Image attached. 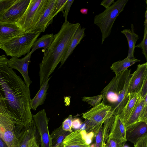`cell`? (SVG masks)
<instances>
[{
  "mask_svg": "<svg viewBox=\"0 0 147 147\" xmlns=\"http://www.w3.org/2000/svg\"><path fill=\"white\" fill-rule=\"evenodd\" d=\"M8 60L5 55L0 56V100L6 105L16 126L25 127L33 120L30 89L8 66Z\"/></svg>",
  "mask_w": 147,
  "mask_h": 147,
  "instance_id": "obj_1",
  "label": "cell"
},
{
  "mask_svg": "<svg viewBox=\"0 0 147 147\" xmlns=\"http://www.w3.org/2000/svg\"><path fill=\"white\" fill-rule=\"evenodd\" d=\"M81 26L79 23H64L59 31L54 35L51 45L44 51L42 62L39 64L40 86L48 80L64 58L71 40Z\"/></svg>",
  "mask_w": 147,
  "mask_h": 147,
  "instance_id": "obj_2",
  "label": "cell"
},
{
  "mask_svg": "<svg viewBox=\"0 0 147 147\" xmlns=\"http://www.w3.org/2000/svg\"><path fill=\"white\" fill-rule=\"evenodd\" d=\"M131 70L127 69L115 76L101 92V102L111 107L113 116L121 113L129 100L127 91Z\"/></svg>",
  "mask_w": 147,
  "mask_h": 147,
  "instance_id": "obj_3",
  "label": "cell"
},
{
  "mask_svg": "<svg viewBox=\"0 0 147 147\" xmlns=\"http://www.w3.org/2000/svg\"><path fill=\"white\" fill-rule=\"evenodd\" d=\"M40 33L38 31L23 32L3 43L0 49L7 56L18 58L30 52Z\"/></svg>",
  "mask_w": 147,
  "mask_h": 147,
  "instance_id": "obj_4",
  "label": "cell"
},
{
  "mask_svg": "<svg viewBox=\"0 0 147 147\" xmlns=\"http://www.w3.org/2000/svg\"><path fill=\"white\" fill-rule=\"evenodd\" d=\"M128 0H118L102 13L96 15L94 23L100 28L102 36L101 44L110 34L113 24L119 14L124 10Z\"/></svg>",
  "mask_w": 147,
  "mask_h": 147,
  "instance_id": "obj_5",
  "label": "cell"
},
{
  "mask_svg": "<svg viewBox=\"0 0 147 147\" xmlns=\"http://www.w3.org/2000/svg\"><path fill=\"white\" fill-rule=\"evenodd\" d=\"M48 1V0H30L26 9L16 24L24 32H30L40 21Z\"/></svg>",
  "mask_w": 147,
  "mask_h": 147,
  "instance_id": "obj_6",
  "label": "cell"
},
{
  "mask_svg": "<svg viewBox=\"0 0 147 147\" xmlns=\"http://www.w3.org/2000/svg\"><path fill=\"white\" fill-rule=\"evenodd\" d=\"M112 116L111 108L109 106L101 102L93 107L82 115V117L86 120L84 122L86 133L92 132L95 136L100 125Z\"/></svg>",
  "mask_w": 147,
  "mask_h": 147,
  "instance_id": "obj_7",
  "label": "cell"
},
{
  "mask_svg": "<svg viewBox=\"0 0 147 147\" xmlns=\"http://www.w3.org/2000/svg\"><path fill=\"white\" fill-rule=\"evenodd\" d=\"M33 119L40 137L41 147H52V142L48 128L49 118L45 110L43 109L33 115Z\"/></svg>",
  "mask_w": 147,
  "mask_h": 147,
  "instance_id": "obj_8",
  "label": "cell"
},
{
  "mask_svg": "<svg viewBox=\"0 0 147 147\" xmlns=\"http://www.w3.org/2000/svg\"><path fill=\"white\" fill-rule=\"evenodd\" d=\"M30 0H16L4 12L0 14V22L16 23L26 9Z\"/></svg>",
  "mask_w": 147,
  "mask_h": 147,
  "instance_id": "obj_9",
  "label": "cell"
},
{
  "mask_svg": "<svg viewBox=\"0 0 147 147\" xmlns=\"http://www.w3.org/2000/svg\"><path fill=\"white\" fill-rule=\"evenodd\" d=\"M147 78V62L139 64L136 70L131 74L130 78L127 94L138 92L141 89L146 79Z\"/></svg>",
  "mask_w": 147,
  "mask_h": 147,
  "instance_id": "obj_10",
  "label": "cell"
},
{
  "mask_svg": "<svg viewBox=\"0 0 147 147\" xmlns=\"http://www.w3.org/2000/svg\"><path fill=\"white\" fill-rule=\"evenodd\" d=\"M31 55L30 52L23 58L19 59L16 57H12L8 59L7 61L8 66L11 69H15L18 71L22 76L26 85L28 87L32 82L28 72Z\"/></svg>",
  "mask_w": 147,
  "mask_h": 147,
  "instance_id": "obj_11",
  "label": "cell"
},
{
  "mask_svg": "<svg viewBox=\"0 0 147 147\" xmlns=\"http://www.w3.org/2000/svg\"><path fill=\"white\" fill-rule=\"evenodd\" d=\"M37 131L34 122L33 120L19 132V144L18 147H31L34 142L37 141Z\"/></svg>",
  "mask_w": 147,
  "mask_h": 147,
  "instance_id": "obj_12",
  "label": "cell"
},
{
  "mask_svg": "<svg viewBox=\"0 0 147 147\" xmlns=\"http://www.w3.org/2000/svg\"><path fill=\"white\" fill-rule=\"evenodd\" d=\"M57 0H48L46 9L36 25L31 31H38L44 32L49 25L52 23V13Z\"/></svg>",
  "mask_w": 147,
  "mask_h": 147,
  "instance_id": "obj_13",
  "label": "cell"
},
{
  "mask_svg": "<svg viewBox=\"0 0 147 147\" xmlns=\"http://www.w3.org/2000/svg\"><path fill=\"white\" fill-rule=\"evenodd\" d=\"M80 129L72 131L67 135L59 147H90Z\"/></svg>",
  "mask_w": 147,
  "mask_h": 147,
  "instance_id": "obj_14",
  "label": "cell"
},
{
  "mask_svg": "<svg viewBox=\"0 0 147 147\" xmlns=\"http://www.w3.org/2000/svg\"><path fill=\"white\" fill-rule=\"evenodd\" d=\"M23 32L16 23L0 22V46L4 42Z\"/></svg>",
  "mask_w": 147,
  "mask_h": 147,
  "instance_id": "obj_15",
  "label": "cell"
},
{
  "mask_svg": "<svg viewBox=\"0 0 147 147\" xmlns=\"http://www.w3.org/2000/svg\"><path fill=\"white\" fill-rule=\"evenodd\" d=\"M126 131L124 124L119 115H117L115 116L108 138H113L122 142L125 143L127 141Z\"/></svg>",
  "mask_w": 147,
  "mask_h": 147,
  "instance_id": "obj_16",
  "label": "cell"
},
{
  "mask_svg": "<svg viewBox=\"0 0 147 147\" xmlns=\"http://www.w3.org/2000/svg\"><path fill=\"white\" fill-rule=\"evenodd\" d=\"M147 124L142 122L136 123L126 130V137L128 141L134 145L137 141L147 133Z\"/></svg>",
  "mask_w": 147,
  "mask_h": 147,
  "instance_id": "obj_17",
  "label": "cell"
},
{
  "mask_svg": "<svg viewBox=\"0 0 147 147\" xmlns=\"http://www.w3.org/2000/svg\"><path fill=\"white\" fill-rule=\"evenodd\" d=\"M129 99L123 110L118 115L124 124L128 120L135 109L138 99L140 96V90L138 92H134L129 95Z\"/></svg>",
  "mask_w": 147,
  "mask_h": 147,
  "instance_id": "obj_18",
  "label": "cell"
},
{
  "mask_svg": "<svg viewBox=\"0 0 147 147\" xmlns=\"http://www.w3.org/2000/svg\"><path fill=\"white\" fill-rule=\"evenodd\" d=\"M51 77H49L43 85L40 86L39 90L34 97L31 99L30 102L31 109L35 111L38 106L44 103L46 98L47 91L49 87L48 82Z\"/></svg>",
  "mask_w": 147,
  "mask_h": 147,
  "instance_id": "obj_19",
  "label": "cell"
},
{
  "mask_svg": "<svg viewBox=\"0 0 147 147\" xmlns=\"http://www.w3.org/2000/svg\"><path fill=\"white\" fill-rule=\"evenodd\" d=\"M131 30L129 28L125 29L121 32L125 36L128 43V51L127 57L130 59L135 58L134 53L135 45L137 40L139 38V36L134 32V26L131 24Z\"/></svg>",
  "mask_w": 147,
  "mask_h": 147,
  "instance_id": "obj_20",
  "label": "cell"
},
{
  "mask_svg": "<svg viewBox=\"0 0 147 147\" xmlns=\"http://www.w3.org/2000/svg\"><path fill=\"white\" fill-rule=\"evenodd\" d=\"M85 28L81 26L78 28L72 38L68 50L62 60L59 68L62 67L69 57L72 53L76 47L80 43L81 40L85 36Z\"/></svg>",
  "mask_w": 147,
  "mask_h": 147,
  "instance_id": "obj_21",
  "label": "cell"
},
{
  "mask_svg": "<svg viewBox=\"0 0 147 147\" xmlns=\"http://www.w3.org/2000/svg\"><path fill=\"white\" fill-rule=\"evenodd\" d=\"M145 97L143 98H141L140 96L139 97L135 109L128 120L124 124L126 130L131 128L139 122V118Z\"/></svg>",
  "mask_w": 147,
  "mask_h": 147,
  "instance_id": "obj_22",
  "label": "cell"
},
{
  "mask_svg": "<svg viewBox=\"0 0 147 147\" xmlns=\"http://www.w3.org/2000/svg\"><path fill=\"white\" fill-rule=\"evenodd\" d=\"M140 61V60L136 58L130 59L127 57L122 60L113 63L110 67V69L116 76L136 63Z\"/></svg>",
  "mask_w": 147,
  "mask_h": 147,
  "instance_id": "obj_23",
  "label": "cell"
},
{
  "mask_svg": "<svg viewBox=\"0 0 147 147\" xmlns=\"http://www.w3.org/2000/svg\"><path fill=\"white\" fill-rule=\"evenodd\" d=\"M55 38L53 34H46L37 38L34 42L30 53L32 54L36 49L43 48L44 51L49 47Z\"/></svg>",
  "mask_w": 147,
  "mask_h": 147,
  "instance_id": "obj_24",
  "label": "cell"
},
{
  "mask_svg": "<svg viewBox=\"0 0 147 147\" xmlns=\"http://www.w3.org/2000/svg\"><path fill=\"white\" fill-rule=\"evenodd\" d=\"M71 133L63 130L62 125L55 129L50 135L52 147H59L65 137Z\"/></svg>",
  "mask_w": 147,
  "mask_h": 147,
  "instance_id": "obj_25",
  "label": "cell"
},
{
  "mask_svg": "<svg viewBox=\"0 0 147 147\" xmlns=\"http://www.w3.org/2000/svg\"><path fill=\"white\" fill-rule=\"evenodd\" d=\"M147 13H145V19L144 22V29L143 38L138 45L135 46V47L140 48L142 49V53L145 56L147 61Z\"/></svg>",
  "mask_w": 147,
  "mask_h": 147,
  "instance_id": "obj_26",
  "label": "cell"
},
{
  "mask_svg": "<svg viewBox=\"0 0 147 147\" xmlns=\"http://www.w3.org/2000/svg\"><path fill=\"white\" fill-rule=\"evenodd\" d=\"M115 116H113L106 120L104 122V127L103 130V139L102 144L106 143L109 135L110 131L114 122Z\"/></svg>",
  "mask_w": 147,
  "mask_h": 147,
  "instance_id": "obj_27",
  "label": "cell"
},
{
  "mask_svg": "<svg viewBox=\"0 0 147 147\" xmlns=\"http://www.w3.org/2000/svg\"><path fill=\"white\" fill-rule=\"evenodd\" d=\"M82 98V100L83 101L87 102L91 106L94 107L101 102L102 99V96L101 94L93 96H84Z\"/></svg>",
  "mask_w": 147,
  "mask_h": 147,
  "instance_id": "obj_28",
  "label": "cell"
},
{
  "mask_svg": "<svg viewBox=\"0 0 147 147\" xmlns=\"http://www.w3.org/2000/svg\"><path fill=\"white\" fill-rule=\"evenodd\" d=\"M67 1V0H57L52 13L51 19L52 20L59 12H64V9Z\"/></svg>",
  "mask_w": 147,
  "mask_h": 147,
  "instance_id": "obj_29",
  "label": "cell"
},
{
  "mask_svg": "<svg viewBox=\"0 0 147 147\" xmlns=\"http://www.w3.org/2000/svg\"><path fill=\"white\" fill-rule=\"evenodd\" d=\"M139 121L142 122L147 124V95L145 96L144 99L139 118Z\"/></svg>",
  "mask_w": 147,
  "mask_h": 147,
  "instance_id": "obj_30",
  "label": "cell"
},
{
  "mask_svg": "<svg viewBox=\"0 0 147 147\" xmlns=\"http://www.w3.org/2000/svg\"><path fill=\"white\" fill-rule=\"evenodd\" d=\"M101 124L96 133V140L95 147H101L103 139V128Z\"/></svg>",
  "mask_w": 147,
  "mask_h": 147,
  "instance_id": "obj_31",
  "label": "cell"
},
{
  "mask_svg": "<svg viewBox=\"0 0 147 147\" xmlns=\"http://www.w3.org/2000/svg\"><path fill=\"white\" fill-rule=\"evenodd\" d=\"M16 0H0V14L5 11Z\"/></svg>",
  "mask_w": 147,
  "mask_h": 147,
  "instance_id": "obj_32",
  "label": "cell"
},
{
  "mask_svg": "<svg viewBox=\"0 0 147 147\" xmlns=\"http://www.w3.org/2000/svg\"><path fill=\"white\" fill-rule=\"evenodd\" d=\"M134 147H147V133L140 138L134 145Z\"/></svg>",
  "mask_w": 147,
  "mask_h": 147,
  "instance_id": "obj_33",
  "label": "cell"
},
{
  "mask_svg": "<svg viewBox=\"0 0 147 147\" xmlns=\"http://www.w3.org/2000/svg\"><path fill=\"white\" fill-rule=\"evenodd\" d=\"M74 0H67L65 4V6L64 9L65 10L63 12V16L65 18V22L64 23H66L67 22V17L68 13L70 10L71 7L74 1Z\"/></svg>",
  "mask_w": 147,
  "mask_h": 147,
  "instance_id": "obj_34",
  "label": "cell"
},
{
  "mask_svg": "<svg viewBox=\"0 0 147 147\" xmlns=\"http://www.w3.org/2000/svg\"><path fill=\"white\" fill-rule=\"evenodd\" d=\"M107 142L110 144L111 147H123L125 143L113 138H108Z\"/></svg>",
  "mask_w": 147,
  "mask_h": 147,
  "instance_id": "obj_35",
  "label": "cell"
},
{
  "mask_svg": "<svg viewBox=\"0 0 147 147\" xmlns=\"http://www.w3.org/2000/svg\"><path fill=\"white\" fill-rule=\"evenodd\" d=\"M147 95V78L145 80L143 85L140 90V97L144 98Z\"/></svg>",
  "mask_w": 147,
  "mask_h": 147,
  "instance_id": "obj_36",
  "label": "cell"
},
{
  "mask_svg": "<svg viewBox=\"0 0 147 147\" xmlns=\"http://www.w3.org/2000/svg\"><path fill=\"white\" fill-rule=\"evenodd\" d=\"M81 123L79 119L76 118L73 119L72 122V128L75 130L79 129Z\"/></svg>",
  "mask_w": 147,
  "mask_h": 147,
  "instance_id": "obj_37",
  "label": "cell"
},
{
  "mask_svg": "<svg viewBox=\"0 0 147 147\" xmlns=\"http://www.w3.org/2000/svg\"><path fill=\"white\" fill-rule=\"evenodd\" d=\"M114 2V0H104L102 1L100 5L107 9L109 8Z\"/></svg>",
  "mask_w": 147,
  "mask_h": 147,
  "instance_id": "obj_38",
  "label": "cell"
},
{
  "mask_svg": "<svg viewBox=\"0 0 147 147\" xmlns=\"http://www.w3.org/2000/svg\"><path fill=\"white\" fill-rule=\"evenodd\" d=\"M0 147H8L5 142L0 137Z\"/></svg>",
  "mask_w": 147,
  "mask_h": 147,
  "instance_id": "obj_39",
  "label": "cell"
},
{
  "mask_svg": "<svg viewBox=\"0 0 147 147\" xmlns=\"http://www.w3.org/2000/svg\"><path fill=\"white\" fill-rule=\"evenodd\" d=\"M80 12L82 14H87L88 13V9L85 8H82L80 10Z\"/></svg>",
  "mask_w": 147,
  "mask_h": 147,
  "instance_id": "obj_40",
  "label": "cell"
},
{
  "mask_svg": "<svg viewBox=\"0 0 147 147\" xmlns=\"http://www.w3.org/2000/svg\"><path fill=\"white\" fill-rule=\"evenodd\" d=\"M31 147H40L39 144H38L37 141L34 142Z\"/></svg>",
  "mask_w": 147,
  "mask_h": 147,
  "instance_id": "obj_41",
  "label": "cell"
},
{
  "mask_svg": "<svg viewBox=\"0 0 147 147\" xmlns=\"http://www.w3.org/2000/svg\"><path fill=\"white\" fill-rule=\"evenodd\" d=\"M103 147H111L110 144L107 142L106 143H104L103 144Z\"/></svg>",
  "mask_w": 147,
  "mask_h": 147,
  "instance_id": "obj_42",
  "label": "cell"
},
{
  "mask_svg": "<svg viewBox=\"0 0 147 147\" xmlns=\"http://www.w3.org/2000/svg\"><path fill=\"white\" fill-rule=\"evenodd\" d=\"M95 144H92L90 146V147H95Z\"/></svg>",
  "mask_w": 147,
  "mask_h": 147,
  "instance_id": "obj_43",
  "label": "cell"
},
{
  "mask_svg": "<svg viewBox=\"0 0 147 147\" xmlns=\"http://www.w3.org/2000/svg\"><path fill=\"white\" fill-rule=\"evenodd\" d=\"M123 147H129L127 145H124Z\"/></svg>",
  "mask_w": 147,
  "mask_h": 147,
  "instance_id": "obj_44",
  "label": "cell"
},
{
  "mask_svg": "<svg viewBox=\"0 0 147 147\" xmlns=\"http://www.w3.org/2000/svg\"><path fill=\"white\" fill-rule=\"evenodd\" d=\"M101 147H103V144H102V146H101Z\"/></svg>",
  "mask_w": 147,
  "mask_h": 147,
  "instance_id": "obj_45",
  "label": "cell"
},
{
  "mask_svg": "<svg viewBox=\"0 0 147 147\" xmlns=\"http://www.w3.org/2000/svg\"><path fill=\"white\" fill-rule=\"evenodd\" d=\"M1 118H2V117H1Z\"/></svg>",
  "mask_w": 147,
  "mask_h": 147,
  "instance_id": "obj_46",
  "label": "cell"
}]
</instances>
